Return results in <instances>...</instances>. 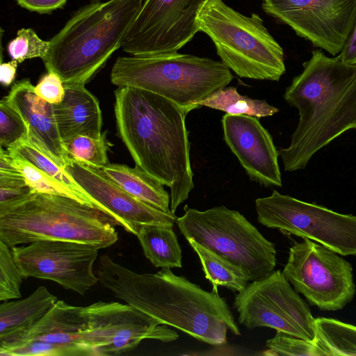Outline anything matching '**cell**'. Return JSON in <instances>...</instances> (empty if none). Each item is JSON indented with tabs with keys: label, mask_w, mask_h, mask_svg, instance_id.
<instances>
[{
	"label": "cell",
	"mask_w": 356,
	"mask_h": 356,
	"mask_svg": "<svg viewBox=\"0 0 356 356\" xmlns=\"http://www.w3.org/2000/svg\"><path fill=\"white\" fill-rule=\"evenodd\" d=\"M99 282L111 294L161 324L179 330L213 346L227 342L229 330L241 334L226 300L207 291L169 268L138 274L102 254L97 262Z\"/></svg>",
	"instance_id": "1"
},
{
	"label": "cell",
	"mask_w": 356,
	"mask_h": 356,
	"mask_svg": "<svg viewBox=\"0 0 356 356\" xmlns=\"http://www.w3.org/2000/svg\"><path fill=\"white\" fill-rule=\"evenodd\" d=\"M118 133L135 165L170 189L175 213L194 188L186 117L172 101L147 90L119 86L114 92Z\"/></svg>",
	"instance_id": "2"
},
{
	"label": "cell",
	"mask_w": 356,
	"mask_h": 356,
	"mask_svg": "<svg viewBox=\"0 0 356 356\" xmlns=\"http://www.w3.org/2000/svg\"><path fill=\"white\" fill-rule=\"evenodd\" d=\"M302 65L284 94L299 115L289 146L277 150L289 172L304 169L321 148L356 129V64L314 50Z\"/></svg>",
	"instance_id": "3"
},
{
	"label": "cell",
	"mask_w": 356,
	"mask_h": 356,
	"mask_svg": "<svg viewBox=\"0 0 356 356\" xmlns=\"http://www.w3.org/2000/svg\"><path fill=\"white\" fill-rule=\"evenodd\" d=\"M145 0H108L79 9L51 39L42 60L64 84L87 83L121 48Z\"/></svg>",
	"instance_id": "4"
},
{
	"label": "cell",
	"mask_w": 356,
	"mask_h": 356,
	"mask_svg": "<svg viewBox=\"0 0 356 356\" xmlns=\"http://www.w3.org/2000/svg\"><path fill=\"white\" fill-rule=\"evenodd\" d=\"M119 222L104 211L72 198L33 191L0 209V241L10 248L40 240L88 243L99 249L118 240Z\"/></svg>",
	"instance_id": "5"
},
{
	"label": "cell",
	"mask_w": 356,
	"mask_h": 356,
	"mask_svg": "<svg viewBox=\"0 0 356 356\" xmlns=\"http://www.w3.org/2000/svg\"><path fill=\"white\" fill-rule=\"evenodd\" d=\"M221 61L178 52L151 56H120L111 72V83L164 97L188 112L198 102L233 80Z\"/></svg>",
	"instance_id": "6"
},
{
	"label": "cell",
	"mask_w": 356,
	"mask_h": 356,
	"mask_svg": "<svg viewBox=\"0 0 356 356\" xmlns=\"http://www.w3.org/2000/svg\"><path fill=\"white\" fill-rule=\"evenodd\" d=\"M197 24L199 31L213 41L221 62L238 76L277 81L285 73L283 49L259 15L246 16L223 0H209Z\"/></svg>",
	"instance_id": "7"
},
{
	"label": "cell",
	"mask_w": 356,
	"mask_h": 356,
	"mask_svg": "<svg viewBox=\"0 0 356 356\" xmlns=\"http://www.w3.org/2000/svg\"><path fill=\"white\" fill-rule=\"evenodd\" d=\"M176 224L187 241L193 240L240 267L250 281L264 279L275 270V244L238 211L225 206L199 211L185 205Z\"/></svg>",
	"instance_id": "8"
},
{
	"label": "cell",
	"mask_w": 356,
	"mask_h": 356,
	"mask_svg": "<svg viewBox=\"0 0 356 356\" xmlns=\"http://www.w3.org/2000/svg\"><path fill=\"white\" fill-rule=\"evenodd\" d=\"M261 225L309 238L341 256H356V216L342 214L273 190L255 200Z\"/></svg>",
	"instance_id": "9"
},
{
	"label": "cell",
	"mask_w": 356,
	"mask_h": 356,
	"mask_svg": "<svg viewBox=\"0 0 356 356\" xmlns=\"http://www.w3.org/2000/svg\"><path fill=\"white\" fill-rule=\"evenodd\" d=\"M341 256L318 243L303 238L290 248L282 273L310 305L323 311L339 310L355 293L352 266Z\"/></svg>",
	"instance_id": "10"
},
{
	"label": "cell",
	"mask_w": 356,
	"mask_h": 356,
	"mask_svg": "<svg viewBox=\"0 0 356 356\" xmlns=\"http://www.w3.org/2000/svg\"><path fill=\"white\" fill-rule=\"evenodd\" d=\"M238 323L248 329L267 327L305 339L317 341L316 318L280 270L252 281L235 296Z\"/></svg>",
	"instance_id": "11"
},
{
	"label": "cell",
	"mask_w": 356,
	"mask_h": 356,
	"mask_svg": "<svg viewBox=\"0 0 356 356\" xmlns=\"http://www.w3.org/2000/svg\"><path fill=\"white\" fill-rule=\"evenodd\" d=\"M209 0H145L123 39L131 56L177 52L199 31L197 17Z\"/></svg>",
	"instance_id": "12"
},
{
	"label": "cell",
	"mask_w": 356,
	"mask_h": 356,
	"mask_svg": "<svg viewBox=\"0 0 356 356\" xmlns=\"http://www.w3.org/2000/svg\"><path fill=\"white\" fill-rule=\"evenodd\" d=\"M99 248L74 241L40 240L11 248L24 278L51 280L84 295L99 282L93 268Z\"/></svg>",
	"instance_id": "13"
},
{
	"label": "cell",
	"mask_w": 356,
	"mask_h": 356,
	"mask_svg": "<svg viewBox=\"0 0 356 356\" xmlns=\"http://www.w3.org/2000/svg\"><path fill=\"white\" fill-rule=\"evenodd\" d=\"M263 10L332 56L356 24V0H264Z\"/></svg>",
	"instance_id": "14"
},
{
	"label": "cell",
	"mask_w": 356,
	"mask_h": 356,
	"mask_svg": "<svg viewBox=\"0 0 356 356\" xmlns=\"http://www.w3.org/2000/svg\"><path fill=\"white\" fill-rule=\"evenodd\" d=\"M64 170L92 199L98 209L115 218L135 235L139 224L174 225L175 214H168L131 195L108 177L101 169L69 158Z\"/></svg>",
	"instance_id": "15"
},
{
	"label": "cell",
	"mask_w": 356,
	"mask_h": 356,
	"mask_svg": "<svg viewBox=\"0 0 356 356\" xmlns=\"http://www.w3.org/2000/svg\"><path fill=\"white\" fill-rule=\"evenodd\" d=\"M221 122L224 140L250 179L266 188L282 187L278 151L259 118L226 113Z\"/></svg>",
	"instance_id": "16"
},
{
	"label": "cell",
	"mask_w": 356,
	"mask_h": 356,
	"mask_svg": "<svg viewBox=\"0 0 356 356\" xmlns=\"http://www.w3.org/2000/svg\"><path fill=\"white\" fill-rule=\"evenodd\" d=\"M41 341L65 346L75 356H95L96 340L87 307L58 300L32 327L0 337V341Z\"/></svg>",
	"instance_id": "17"
},
{
	"label": "cell",
	"mask_w": 356,
	"mask_h": 356,
	"mask_svg": "<svg viewBox=\"0 0 356 356\" xmlns=\"http://www.w3.org/2000/svg\"><path fill=\"white\" fill-rule=\"evenodd\" d=\"M6 97L25 120L29 140L64 168L70 157L59 134L53 104L35 93L29 79L14 83Z\"/></svg>",
	"instance_id": "18"
},
{
	"label": "cell",
	"mask_w": 356,
	"mask_h": 356,
	"mask_svg": "<svg viewBox=\"0 0 356 356\" xmlns=\"http://www.w3.org/2000/svg\"><path fill=\"white\" fill-rule=\"evenodd\" d=\"M63 100L53 104L62 140L77 136H102V115L99 103L83 84H64Z\"/></svg>",
	"instance_id": "19"
},
{
	"label": "cell",
	"mask_w": 356,
	"mask_h": 356,
	"mask_svg": "<svg viewBox=\"0 0 356 356\" xmlns=\"http://www.w3.org/2000/svg\"><path fill=\"white\" fill-rule=\"evenodd\" d=\"M102 171L122 189L168 214L170 210V196L163 184L135 165L111 164Z\"/></svg>",
	"instance_id": "20"
},
{
	"label": "cell",
	"mask_w": 356,
	"mask_h": 356,
	"mask_svg": "<svg viewBox=\"0 0 356 356\" xmlns=\"http://www.w3.org/2000/svg\"><path fill=\"white\" fill-rule=\"evenodd\" d=\"M57 301V297L44 286L22 300L3 301L0 305V337L32 327Z\"/></svg>",
	"instance_id": "21"
},
{
	"label": "cell",
	"mask_w": 356,
	"mask_h": 356,
	"mask_svg": "<svg viewBox=\"0 0 356 356\" xmlns=\"http://www.w3.org/2000/svg\"><path fill=\"white\" fill-rule=\"evenodd\" d=\"M135 235L145 257L155 267H182L181 250L173 225L139 224L136 227Z\"/></svg>",
	"instance_id": "22"
},
{
	"label": "cell",
	"mask_w": 356,
	"mask_h": 356,
	"mask_svg": "<svg viewBox=\"0 0 356 356\" xmlns=\"http://www.w3.org/2000/svg\"><path fill=\"white\" fill-rule=\"evenodd\" d=\"M188 242L197 254L213 291L218 292L221 286L238 293L246 287L250 279L243 269L193 240Z\"/></svg>",
	"instance_id": "23"
},
{
	"label": "cell",
	"mask_w": 356,
	"mask_h": 356,
	"mask_svg": "<svg viewBox=\"0 0 356 356\" xmlns=\"http://www.w3.org/2000/svg\"><path fill=\"white\" fill-rule=\"evenodd\" d=\"M198 105L219 110L230 115H248L257 118L272 116L279 109L265 100L238 93L236 87H222L198 102Z\"/></svg>",
	"instance_id": "24"
},
{
	"label": "cell",
	"mask_w": 356,
	"mask_h": 356,
	"mask_svg": "<svg viewBox=\"0 0 356 356\" xmlns=\"http://www.w3.org/2000/svg\"><path fill=\"white\" fill-rule=\"evenodd\" d=\"M8 150L11 154L24 159L49 176L70 188L83 197L89 206L97 208L92 199L64 168L43 153L29 139L18 143Z\"/></svg>",
	"instance_id": "25"
},
{
	"label": "cell",
	"mask_w": 356,
	"mask_h": 356,
	"mask_svg": "<svg viewBox=\"0 0 356 356\" xmlns=\"http://www.w3.org/2000/svg\"><path fill=\"white\" fill-rule=\"evenodd\" d=\"M318 341L333 355H356V326L318 317L315 320Z\"/></svg>",
	"instance_id": "26"
},
{
	"label": "cell",
	"mask_w": 356,
	"mask_h": 356,
	"mask_svg": "<svg viewBox=\"0 0 356 356\" xmlns=\"http://www.w3.org/2000/svg\"><path fill=\"white\" fill-rule=\"evenodd\" d=\"M69 157L86 165L102 169L110 163L108 151L111 144L106 131L99 138L77 136L63 141Z\"/></svg>",
	"instance_id": "27"
},
{
	"label": "cell",
	"mask_w": 356,
	"mask_h": 356,
	"mask_svg": "<svg viewBox=\"0 0 356 356\" xmlns=\"http://www.w3.org/2000/svg\"><path fill=\"white\" fill-rule=\"evenodd\" d=\"M11 155L15 165L22 173L27 184L34 191L67 197L88 205L79 195L54 178L49 176L28 161L18 156Z\"/></svg>",
	"instance_id": "28"
},
{
	"label": "cell",
	"mask_w": 356,
	"mask_h": 356,
	"mask_svg": "<svg viewBox=\"0 0 356 356\" xmlns=\"http://www.w3.org/2000/svg\"><path fill=\"white\" fill-rule=\"evenodd\" d=\"M266 346L268 354L273 355L331 356L318 340L307 341L280 331L266 341Z\"/></svg>",
	"instance_id": "29"
},
{
	"label": "cell",
	"mask_w": 356,
	"mask_h": 356,
	"mask_svg": "<svg viewBox=\"0 0 356 356\" xmlns=\"http://www.w3.org/2000/svg\"><path fill=\"white\" fill-rule=\"evenodd\" d=\"M29 127L6 97L0 101V147L8 149L29 139Z\"/></svg>",
	"instance_id": "30"
},
{
	"label": "cell",
	"mask_w": 356,
	"mask_h": 356,
	"mask_svg": "<svg viewBox=\"0 0 356 356\" xmlns=\"http://www.w3.org/2000/svg\"><path fill=\"white\" fill-rule=\"evenodd\" d=\"M50 48V42L42 40L31 28L19 29L17 36L8 45L12 60L21 63L26 59L40 58L43 60Z\"/></svg>",
	"instance_id": "31"
},
{
	"label": "cell",
	"mask_w": 356,
	"mask_h": 356,
	"mask_svg": "<svg viewBox=\"0 0 356 356\" xmlns=\"http://www.w3.org/2000/svg\"><path fill=\"white\" fill-rule=\"evenodd\" d=\"M24 276L13 257L11 248L0 241V300L21 298Z\"/></svg>",
	"instance_id": "32"
},
{
	"label": "cell",
	"mask_w": 356,
	"mask_h": 356,
	"mask_svg": "<svg viewBox=\"0 0 356 356\" xmlns=\"http://www.w3.org/2000/svg\"><path fill=\"white\" fill-rule=\"evenodd\" d=\"M35 93L52 104L60 102L65 95L64 83L54 72H47L35 86Z\"/></svg>",
	"instance_id": "33"
},
{
	"label": "cell",
	"mask_w": 356,
	"mask_h": 356,
	"mask_svg": "<svg viewBox=\"0 0 356 356\" xmlns=\"http://www.w3.org/2000/svg\"><path fill=\"white\" fill-rule=\"evenodd\" d=\"M34 191L28 185L0 186V209L10 207L30 195Z\"/></svg>",
	"instance_id": "34"
},
{
	"label": "cell",
	"mask_w": 356,
	"mask_h": 356,
	"mask_svg": "<svg viewBox=\"0 0 356 356\" xmlns=\"http://www.w3.org/2000/svg\"><path fill=\"white\" fill-rule=\"evenodd\" d=\"M17 3L30 11L48 13L63 7L67 0H16Z\"/></svg>",
	"instance_id": "35"
},
{
	"label": "cell",
	"mask_w": 356,
	"mask_h": 356,
	"mask_svg": "<svg viewBox=\"0 0 356 356\" xmlns=\"http://www.w3.org/2000/svg\"><path fill=\"white\" fill-rule=\"evenodd\" d=\"M337 56L344 63L356 64V24L342 51Z\"/></svg>",
	"instance_id": "36"
},
{
	"label": "cell",
	"mask_w": 356,
	"mask_h": 356,
	"mask_svg": "<svg viewBox=\"0 0 356 356\" xmlns=\"http://www.w3.org/2000/svg\"><path fill=\"white\" fill-rule=\"evenodd\" d=\"M18 64L17 61L13 60L7 63L1 62L0 66V81L1 84L5 86L11 85L15 78Z\"/></svg>",
	"instance_id": "37"
}]
</instances>
